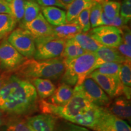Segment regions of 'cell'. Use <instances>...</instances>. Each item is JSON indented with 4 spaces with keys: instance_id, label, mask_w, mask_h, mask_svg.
I'll list each match as a JSON object with an SVG mask.
<instances>
[{
    "instance_id": "8",
    "label": "cell",
    "mask_w": 131,
    "mask_h": 131,
    "mask_svg": "<svg viewBox=\"0 0 131 131\" xmlns=\"http://www.w3.org/2000/svg\"><path fill=\"white\" fill-rule=\"evenodd\" d=\"M84 95L92 103L100 107H107L111 102V98L89 76L85 78L80 85H76Z\"/></svg>"
},
{
    "instance_id": "3",
    "label": "cell",
    "mask_w": 131,
    "mask_h": 131,
    "mask_svg": "<svg viewBox=\"0 0 131 131\" xmlns=\"http://www.w3.org/2000/svg\"><path fill=\"white\" fill-rule=\"evenodd\" d=\"M94 105L84 95L77 86H75L72 96L64 105H56L45 100L39 101V107L42 114L53 115L67 121L86 112Z\"/></svg>"
},
{
    "instance_id": "1",
    "label": "cell",
    "mask_w": 131,
    "mask_h": 131,
    "mask_svg": "<svg viewBox=\"0 0 131 131\" xmlns=\"http://www.w3.org/2000/svg\"><path fill=\"white\" fill-rule=\"evenodd\" d=\"M37 93L30 81L10 76L0 90V111L14 115L26 114L36 106Z\"/></svg>"
},
{
    "instance_id": "31",
    "label": "cell",
    "mask_w": 131,
    "mask_h": 131,
    "mask_svg": "<svg viewBox=\"0 0 131 131\" xmlns=\"http://www.w3.org/2000/svg\"><path fill=\"white\" fill-rule=\"evenodd\" d=\"M103 13V8L101 3L94 1L90 12V22L91 27L94 28L98 26V21L100 19L101 15Z\"/></svg>"
},
{
    "instance_id": "10",
    "label": "cell",
    "mask_w": 131,
    "mask_h": 131,
    "mask_svg": "<svg viewBox=\"0 0 131 131\" xmlns=\"http://www.w3.org/2000/svg\"><path fill=\"white\" fill-rule=\"evenodd\" d=\"M19 53L7 39H3L0 43V68L10 71L15 70L26 60Z\"/></svg>"
},
{
    "instance_id": "34",
    "label": "cell",
    "mask_w": 131,
    "mask_h": 131,
    "mask_svg": "<svg viewBox=\"0 0 131 131\" xmlns=\"http://www.w3.org/2000/svg\"><path fill=\"white\" fill-rule=\"evenodd\" d=\"M38 4L41 7H48V6H55L60 7L62 9H67V6L61 0H36Z\"/></svg>"
},
{
    "instance_id": "32",
    "label": "cell",
    "mask_w": 131,
    "mask_h": 131,
    "mask_svg": "<svg viewBox=\"0 0 131 131\" xmlns=\"http://www.w3.org/2000/svg\"><path fill=\"white\" fill-rule=\"evenodd\" d=\"M54 131H91L89 129L70 122H62L56 124Z\"/></svg>"
},
{
    "instance_id": "39",
    "label": "cell",
    "mask_w": 131,
    "mask_h": 131,
    "mask_svg": "<svg viewBox=\"0 0 131 131\" xmlns=\"http://www.w3.org/2000/svg\"><path fill=\"white\" fill-rule=\"evenodd\" d=\"M61 1H63V2L64 3V4L66 5L67 7H68V6L69 4H70V3H71L73 0H61Z\"/></svg>"
},
{
    "instance_id": "29",
    "label": "cell",
    "mask_w": 131,
    "mask_h": 131,
    "mask_svg": "<svg viewBox=\"0 0 131 131\" xmlns=\"http://www.w3.org/2000/svg\"><path fill=\"white\" fill-rule=\"evenodd\" d=\"M90 12H91V8L84 10L80 14V15L75 21V22L80 27L82 32H88L91 30Z\"/></svg>"
},
{
    "instance_id": "13",
    "label": "cell",
    "mask_w": 131,
    "mask_h": 131,
    "mask_svg": "<svg viewBox=\"0 0 131 131\" xmlns=\"http://www.w3.org/2000/svg\"><path fill=\"white\" fill-rule=\"evenodd\" d=\"M96 60L95 70L103 64L107 63H118L122 64L127 61L119 53L117 48L101 46L95 52Z\"/></svg>"
},
{
    "instance_id": "20",
    "label": "cell",
    "mask_w": 131,
    "mask_h": 131,
    "mask_svg": "<svg viewBox=\"0 0 131 131\" xmlns=\"http://www.w3.org/2000/svg\"><path fill=\"white\" fill-rule=\"evenodd\" d=\"M34 85L37 94L41 99L48 98L56 89L55 84L51 80L45 78H34L29 80Z\"/></svg>"
},
{
    "instance_id": "22",
    "label": "cell",
    "mask_w": 131,
    "mask_h": 131,
    "mask_svg": "<svg viewBox=\"0 0 131 131\" xmlns=\"http://www.w3.org/2000/svg\"><path fill=\"white\" fill-rule=\"evenodd\" d=\"M86 51L78 45V44L72 38L66 40L63 51L60 57L65 61L72 60L73 58L84 54Z\"/></svg>"
},
{
    "instance_id": "15",
    "label": "cell",
    "mask_w": 131,
    "mask_h": 131,
    "mask_svg": "<svg viewBox=\"0 0 131 131\" xmlns=\"http://www.w3.org/2000/svg\"><path fill=\"white\" fill-rule=\"evenodd\" d=\"M106 108L108 111L119 118L130 120V103L127 98L123 96L117 97Z\"/></svg>"
},
{
    "instance_id": "35",
    "label": "cell",
    "mask_w": 131,
    "mask_h": 131,
    "mask_svg": "<svg viewBox=\"0 0 131 131\" xmlns=\"http://www.w3.org/2000/svg\"><path fill=\"white\" fill-rule=\"evenodd\" d=\"M119 53L124 57L127 61H130L131 60V46L124 43L123 42H121L117 47H116Z\"/></svg>"
},
{
    "instance_id": "37",
    "label": "cell",
    "mask_w": 131,
    "mask_h": 131,
    "mask_svg": "<svg viewBox=\"0 0 131 131\" xmlns=\"http://www.w3.org/2000/svg\"><path fill=\"white\" fill-rule=\"evenodd\" d=\"M0 14H11L8 3L4 0H0Z\"/></svg>"
},
{
    "instance_id": "38",
    "label": "cell",
    "mask_w": 131,
    "mask_h": 131,
    "mask_svg": "<svg viewBox=\"0 0 131 131\" xmlns=\"http://www.w3.org/2000/svg\"><path fill=\"white\" fill-rule=\"evenodd\" d=\"M9 77L10 76L7 73H3V74L0 75V90Z\"/></svg>"
},
{
    "instance_id": "2",
    "label": "cell",
    "mask_w": 131,
    "mask_h": 131,
    "mask_svg": "<svg viewBox=\"0 0 131 131\" xmlns=\"http://www.w3.org/2000/svg\"><path fill=\"white\" fill-rule=\"evenodd\" d=\"M66 64L61 57L46 60L27 58L15 69L16 75L21 79L30 80L34 78L57 80L64 72Z\"/></svg>"
},
{
    "instance_id": "12",
    "label": "cell",
    "mask_w": 131,
    "mask_h": 131,
    "mask_svg": "<svg viewBox=\"0 0 131 131\" xmlns=\"http://www.w3.org/2000/svg\"><path fill=\"white\" fill-rule=\"evenodd\" d=\"M20 26L30 34L34 40L52 35L53 32V26L47 22L41 12L30 22L21 24Z\"/></svg>"
},
{
    "instance_id": "17",
    "label": "cell",
    "mask_w": 131,
    "mask_h": 131,
    "mask_svg": "<svg viewBox=\"0 0 131 131\" xmlns=\"http://www.w3.org/2000/svg\"><path fill=\"white\" fill-rule=\"evenodd\" d=\"M94 0H73L66 9V23H70L76 20L80 14L84 10L91 8Z\"/></svg>"
},
{
    "instance_id": "30",
    "label": "cell",
    "mask_w": 131,
    "mask_h": 131,
    "mask_svg": "<svg viewBox=\"0 0 131 131\" xmlns=\"http://www.w3.org/2000/svg\"><path fill=\"white\" fill-rule=\"evenodd\" d=\"M4 131H34L26 121L14 119L6 124Z\"/></svg>"
},
{
    "instance_id": "11",
    "label": "cell",
    "mask_w": 131,
    "mask_h": 131,
    "mask_svg": "<svg viewBox=\"0 0 131 131\" xmlns=\"http://www.w3.org/2000/svg\"><path fill=\"white\" fill-rule=\"evenodd\" d=\"M89 76L98 84L109 97L114 98L123 95V86L119 80L101 74L94 70Z\"/></svg>"
},
{
    "instance_id": "26",
    "label": "cell",
    "mask_w": 131,
    "mask_h": 131,
    "mask_svg": "<svg viewBox=\"0 0 131 131\" xmlns=\"http://www.w3.org/2000/svg\"><path fill=\"white\" fill-rule=\"evenodd\" d=\"M101 5L103 12L109 18L112 19L119 15L120 3L115 1H104Z\"/></svg>"
},
{
    "instance_id": "23",
    "label": "cell",
    "mask_w": 131,
    "mask_h": 131,
    "mask_svg": "<svg viewBox=\"0 0 131 131\" xmlns=\"http://www.w3.org/2000/svg\"><path fill=\"white\" fill-rule=\"evenodd\" d=\"M17 21L12 15L0 14V38H4L15 28Z\"/></svg>"
},
{
    "instance_id": "28",
    "label": "cell",
    "mask_w": 131,
    "mask_h": 131,
    "mask_svg": "<svg viewBox=\"0 0 131 131\" xmlns=\"http://www.w3.org/2000/svg\"><path fill=\"white\" fill-rule=\"evenodd\" d=\"M119 79L124 88L131 86V66L130 61H126L122 64L119 74Z\"/></svg>"
},
{
    "instance_id": "41",
    "label": "cell",
    "mask_w": 131,
    "mask_h": 131,
    "mask_svg": "<svg viewBox=\"0 0 131 131\" xmlns=\"http://www.w3.org/2000/svg\"><path fill=\"white\" fill-rule=\"evenodd\" d=\"M4 1H6V2H7V3H10V2H11L12 0H4Z\"/></svg>"
},
{
    "instance_id": "5",
    "label": "cell",
    "mask_w": 131,
    "mask_h": 131,
    "mask_svg": "<svg viewBox=\"0 0 131 131\" xmlns=\"http://www.w3.org/2000/svg\"><path fill=\"white\" fill-rule=\"evenodd\" d=\"M66 40L52 35L37 39L35 41L36 50L34 58L37 60H46L61 56Z\"/></svg>"
},
{
    "instance_id": "18",
    "label": "cell",
    "mask_w": 131,
    "mask_h": 131,
    "mask_svg": "<svg viewBox=\"0 0 131 131\" xmlns=\"http://www.w3.org/2000/svg\"><path fill=\"white\" fill-rule=\"evenodd\" d=\"M73 94V89L71 86L62 83L54 91L53 94L48 98L47 102L56 105L63 106L66 104Z\"/></svg>"
},
{
    "instance_id": "42",
    "label": "cell",
    "mask_w": 131,
    "mask_h": 131,
    "mask_svg": "<svg viewBox=\"0 0 131 131\" xmlns=\"http://www.w3.org/2000/svg\"><path fill=\"white\" fill-rule=\"evenodd\" d=\"M28 1H36V0H28Z\"/></svg>"
},
{
    "instance_id": "9",
    "label": "cell",
    "mask_w": 131,
    "mask_h": 131,
    "mask_svg": "<svg viewBox=\"0 0 131 131\" xmlns=\"http://www.w3.org/2000/svg\"><path fill=\"white\" fill-rule=\"evenodd\" d=\"M92 130L94 131H131L130 126L103 107L101 113Z\"/></svg>"
},
{
    "instance_id": "4",
    "label": "cell",
    "mask_w": 131,
    "mask_h": 131,
    "mask_svg": "<svg viewBox=\"0 0 131 131\" xmlns=\"http://www.w3.org/2000/svg\"><path fill=\"white\" fill-rule=\"evenodd\" d=\"M96 57L95 53L86 52L72 60L64 61L66 69L62 75L63 83L69 86L81 84L95 70Z\"/></svg>"
},
{
    "instance_id": "25",
    "label": "cell",
    "mask_w": 131,
    "mask_h": 131,
    "mask_svg": "<svg viewBox=\"0 0 131 131\" xmlns=\"http://www.w3.org/2000/svg\"><path fill=\"white\" fill-rule=\"evenodd\" d=\"M122 64L118 63H104L99 67L96 70L98 72L101 74L111 77L119 80V74Z\"/></svg>"
},
{
    "instance_id": "6",
    "label": "cell",
    "mask_w": 131,
    "mask_h": 131,
    "mask_svg": "<svg viewBox=\"0 0 131 131\" xmlns=\"http://www.w3.org/2000/svg\"><path fill=\"white\" fill-rule=\"evenodd\" d=\"M7 41L15 49L26 58L34 57L36 50L34 39L25 29L18 28L9 34Z\"/></svg>"
},
{
    "instance_id": "24",
    "label": "cell",
    "mask_w": 131,
    "mask_h": 131,
    "mask_svg": "<svg viewBox=\"0 0 131 131\" xmlns=\"http://www.w3.org/2000/svg\"><path fill=\"white\" fill-rule=\"evenodd\" d=\"M41 12V6L37 1L26 0L24 3V16L21 24L30 22L35 18Z\"/></svg>"
},
{
    "instance_id": "14",
    "label": "cell",
    "mask_w": 131,
    "mask_h": 131,
    "mask_svg": "<svg viewBox=\"0 0 131 131\" xmlns=\"http://www.w3.org/2000/svg\"><path fill=\"white\" fill-rule=\"evenodd\" d=\"M57 120V116L41 114L28 118L26 122L34 131H54Z\"/></svg>"
},
{
    "instance_id": "40",
    "label": "cell",
    "mask_w": 131,
    "mask_h": 131,
    "mask_svg": "<svg viewBox=\"0 0 131 131\" xmlns=\"http://www.w3.org/2000/svg\"><path fill=\"white\" fill-rule=\"evenodd\" d=\"M3 124V117H2V114L0 112V127Z\"/></svg>"
},
{
    "instance_id": "21",
    "label": "cell",
    "mask_w": 131,
    "mask_h": 131,
    "mask_svg": "<svg viewBox=\"0 0 131 131\" xmlns=\"http://www.w3.org/2000/svg\"><path fill=\"white\" fill-rule=\"evenodd\" d=\"M81 48L86 52L95 53L101 46L94 40L88 32H80L72 38Z\"/></svg>"
},
{
    "instance_id": "16",
    "label": "cell",
    "mask_w": 131,
    "mask_h": 131,
    "mask_svg": "<svg viewBox=\"0 0 131 131\" xmlns=\"http://www.w3.org/2000/svg\"><path fill=\"white\" fill-rule=\"evenodd\" d=\"M41 12L52 26H58L66 24V12L64 9L55 6L41 7Z\"/></svg>"
},
{
    "instance_id": "33",
    "label": "cell",
    "mask_w": 131,
    "mask_h": 131,
    "mask_svg": "<svg viewBox=\"0 0 131 131\" xmlns=\"http://www.w3.org/2000/svg\"><path fill=\"white\" fill-rule=\"evenodd\" d=\"M119 16L122 18L125 24L130 21L131 19V0H123L120 6Z\"/></svg>"
},
{
    "instance_id": "27",
    "label": "cell",
    "mask_w": 131,
    "mask_h": 131,
    "mask_svg": "<svg viewBox=\"0 0 131 131\" xmlns=\"http://www.w3.org/2000/svg\"><path fill=\"white\" fill-rule=\"evenodd\" d=\"M26 0H12L8 3L11 15L15 18L17 22H21L24 16V3Z\"/></svg>"
},
{
    "instance_id": "19",
    "label": "cell",
    "mask_w": 131,
    "mask_h": 131,
    "mask_svg": "<svg viewBox=\"0 0 131 131\" xmlns=\"http://www.w3.org/2000/svg\"><path fill=\"white\" fill-rule=\"evenodd\" d=\"M80 32H82L81 28L74 21L61 26H53L52 35L57 38L68 40L72 38L75 35Z\"/></svg>"
},
{
    "instance_id": "36",
    "label": "cell",
    "mask_w": 131,
    "mask_h": 131,
    "mask_svg": "<svg viewBox=\"0 0 131 131\" xmlns=\"http://www.w3.org/2000/svg\"><path fill=\"white\" fill-rule=\"evenodd\" d=\"M122 30V41L126 45L131 46V32L130 29L127 26H124L123 27L119 28Z\"/></svg>"
},
{
    "instance_id": "7",
    "label": "cell",
    "mask_w": 131,
    "mask_h": 131,
    "mask_svg": "<svg viewBox=\"0 0 131 131\" xmlns=\"http://www.w3.org/2000/svg\"><path fill=\"white\" fill-rule=\"evenodd\" d=\"M88 33L103 46L116 48L122 42V30L115 26H98L90 30Z\"/></svg>"
}]
</instances>
